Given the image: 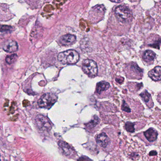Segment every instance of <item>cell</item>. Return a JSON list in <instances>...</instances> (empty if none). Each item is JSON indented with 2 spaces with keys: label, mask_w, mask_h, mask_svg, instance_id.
<instances>
[{
  "label": "cell",
  "mask_w": 161,
  "mask_h": 161,
  "mask_svg": "<svg viewBox=\"0 0 161 161\" xmlns=\"http://www.w3.org/2000/svg\"><path fill=\"white\" fill-rule=\"evenodd\" d=\"M156 154H157V152L155 151H152L149 153V155L150 156H154V155H156Z\"/></svg>",
  "instance_id": "cell-20"
},
{
  "label": "cell",
  "mask_w": 161,
  "mask_h": 161,
  "mask_svg": "<svg viewBox=\"0 0 161 161\" xmlns=\"http://www.w3.org/2000/svg\"><path fill=\"white\" fill-rule=\"evenodd\" d=\"M79 53L74 50L63 52L58 55V60L64 64H74L79 61Z\"/></svg>",
  "instance_id": "cell-1"
},
{
  "label": "cell",
  "mask_w": 161,
  "mask_h": 161,
  "mask_svg": "<svg viewBox=\"0 0 161 161\" xmlns=\"http://www.w3.org/2000/svg\"><path fill=\"white\" fill-rule=\"evenodd\" d=\"M113 2L120 3L123 1V0H111Z\"/></svg>",
  "instance_id": "cell-21"
},
{
  "label": "cell",
  "mask_w": 161,
  "mask_h": 161,
  "mask_svg": "<svg viewBox=\"0 0 161 161\" xmlns=\"http://www.w3.org/2000/svg\"><path fill=\"white\" fill-rule=\"evenodd\" d=\"M17 58L18 56L17 54H13L9 55V56H7L5 60H6L7 63H8L9 64H13V63H14Z\"/></svg>",
  "instance_id": "cell-16"
},
{
  "label": "cell",
  "mask_w": 161,
  "mask_h": 161,
  "mask_svg": "<svg viewBox=\"0 0 161 161\" xmlns=\"http://www.w3.org/2000/svg\"><path fill=\"white\" fill-rule=\"evenodd\" d=\"M99 122L100 119L96 115L94 116L91 121L86 124V127L89 129H92L96 127L97 124H98Z\"/></svg>",
  "instance_id": "cell-14"
},
{
  "label": "cell",
  "mask_w": 161,
  "mask_h": 161,
  "mask_svg": "<svg viewBox=\"0 0 161 161\" xmlns=\"http://www.w3.org/2000/svg\"><path fill=\"white\" fill-rule=\"evenodd\" d=\"M12 27L7 25H0V32L12 31Z\"/></svg>",
  "instance_id": "cell-18"
},
{
  "label": "cell",
  "mask_w": 161,
  "mask_h": 161,
  "mask_svg": "<svg viewBox=\"0 0 161 161\" xmlns=\"http://www.w3.org/2000/svg\"><path fill=\"white\" fill-rule=\"evenodd\" d=\"M76 41V37L73 35L67 34L60 37L59 42L64 46H70L73 45Z\"/></svg>",
  "instance_id": "cell-6"
},
{
  "label": "cell",
  "mask_w": 161,
  "mask_h": 161,
  "mask_svg": "<svg viewBox=\"0 0 161 161\" xmlns=\"http://www.w3.org/2000/svg\"><path fill=\"white\" fill-rule=\"evenodd\" d=\"M155 53L151 50H147L143 55V59L145 62H150L153 61L155 58Z\"/></svg>",
  "instance_id": "cell-13"
},
{
  "label": "cell",
  "mask_w": 161,
  "mask_h": 161,
  "mask_svg": "<svg viewBox=\"0 0 161 161\" xmlns=\"http://www.w3.org/2000/svg\"><path fill=\"white\" fill-rule=\"evenodd\" d=\"M57 96L53 93H46L44 94L38 100V104L41 108L49 109L57 101Z\"/></svg>",
  "instance_id": "cell-2"
},
{
  "label": "cell",
  "mask_w": 161,
  "mask_h": 161,
  "mask_svg": "<svg viewBox=\"0 0 161 161\" xmlns=\"http://www.w3.org/2000/svg\"><path fill=\"white\" fill-rule=\"evenodd\" d=\"M122 110L123 111H125L126 112H128V113H130V112L131 110L130 109L129 106H128V104H127L125 101H123V103L122 105Z\"/></svg>",
  "instance_id": "cell-19"
},
{
  "label": "cell",
  "mask_w": 161,
  "mask_h": 161,
  "mask_svg": "<svg viewBox=\"0 0 161 161\" xmlns=\"http://www.w3.org/2000/svg\"><path fill=\"white\" fill-rule=\"evenodd\" d=\"M58 145L63 150V153L66 156H73L75 154V151L66 142L60 141L58 143Z\"/></svg>",
  "instance_id": "cell-8"
},
{
  "label": "cell",
  "mask_w": 161,
  "mask_h": 161,
  "mask_svg": "<svg viewBox=\"0 0 161 161\" xmlns=\"http://www.w3.org/2000/svg\"><path fill=\"white\" fill-rule=\"evenodd\" d=\"M125 129L129 132H134L135 131L134 124L130 122H126Z\"/></svg>",
  "instance_id": "cell-17"
},
{
  "label": "cell",
  "mask_w": 161,
  "mask_h": 161,
  "mask_svg": "<svg viewBox=\"0 0 161 161\" xmlns=\"http://www.w3.org/2000/svg\"><path fill=\"white\" fill-rule=\"evenodd\" d=\"M82 68L84 72L89 77L94 78L98 74V67L97 63L92 60L86 59L83 62Z\"/></svg>",
  "instance_id": "cell-3"
},
{
  "label": "cell",
  "mask_w": 161,
  "mask_h": 161,
  "mask_svg": "<svg viewBox=\"0 0 161 161\" xmlns=\"http://www.w3.org/2000/svg\"><path fill=\"white\" fill-rule=\"evenodd\" d=\"M140 97L142 98L143 100L145 103H148L150 99L151 98V95L147 90H145L144 92L141 93L140 95Z\"/></svg>",
  "instance_id": "cell-15"
},
{
  "label": "cell",
  "mask_w": 161,
  "mask_h": 161,
  "mask_svg": "<svg viewBox=\"0 0 161 161\" xmlns=\"http://www.w3.org/2000/svg\"><path fill=\"white\" fill-rule=\"evenodd\" d=\"M115 14L119 20L122 22H126L132 17V13L130 8L125 5H119L116 8Z\"/></svg>",
  "instance_id": "cell-4"
},
{
  "label": "cell",
  "mask_w": 161,
  "mask_h": 161,
  "mask_svg": "<svg viewBox=\"0 0 161 161\" xmlns=\"http://www.w3.org/2000/svg\"><path fill=\"white\" fill-rule=\"evenodd\" d=\"M148 76L152 80L155 81H160L161 79V67L156 66L153 69L149 71Z\"/></svg>",
  "instance_id": "cell-10"
},
{
  "label": "cell",
  "mask_w": 161,
  "mask_h": 161,
  "mask_svg": "<svg viewBox=\"0 0 161 161\" xmlns=\"http://www.w3.org/2000/svg\"><path fill=\"white\" fill-rule=\"evenodd\" d=\"M3 48V50L6 52L14 53L18 49V45L16 41L8 40L4 43Z\"/></svg>",
  "instance_id": "cell-7"
},
{
  "label": "cell",
  "mask_w": 161,
  "mask_h": 161,
  "mask_svg": "<svg viewBox=\"0 0 161 161\" xmlns=\"http://www.w3.org/2000/svg\"><path fill=\"white\" fill-rule=\"evenodd\" d=\"M144 135L147 138V140L149 142H153L157 138L158 133L156 130L153 128H150L144 132Z\"/></svg>",
  "instance_id": "cell-11"
},
{
  "label": "cell",
  "mask_w": 161,
  "mask_h": 161,
  "mask_svg": "<svg viewBox=\"0 0 161 161\" xmlns=\"http://www.w3.org/2000/svg\"><path fill=\"white\" fill-rule=\"evenodd\" d=\"M36 123L40 130L46 131L50 130L51 129V122L47 117L43 115H38L36 117Z\"/></svg>",
  "instance_id": "cell-5"
},
{
  "label": "cell",
  "mask_w": 161,
  "mask_h": 161,
  "mask_svg": "<svg viewBox=\"0 0 161 161\" xmlns=\"http://www.w3.org/2000/svg\"><path fill=\"white\" fill-rule=\"evenodd\" d=\"M110 87V84L106 81L100 82L98 83L97 85V87H96V92L98 94H100L103 91L108 89Z\"/></svg>",
  "instance_id": "cell-12"
},
{
  "label": "cell",
  "mask_w": 161,
  "mask_h": 161,
  "mask_svg": "<svg viewBox=\"0 0 161 161\" xmlns=\"http://www.w3.org/2000/svg\"><path fill=\"white\" fill-rule=\"evenodd\" d=\"M97 143L102 147H105L108 146L110 142V139L105 133H102L96 137Z\"/></svg>",
  "instance_id": "cell-9"
}]
</instances>
